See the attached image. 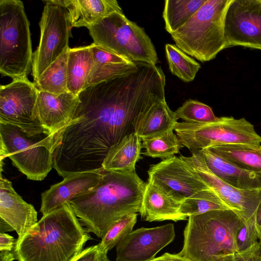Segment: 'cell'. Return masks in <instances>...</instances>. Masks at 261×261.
Returning <instances> with one entry per match:
<instances>
[{"label":"cell","instance_id":"obj_41","mask_svg":"<svg viewBox=\"0 0 261 261\" xmlns=\"http://www.w3.org/2000/svg\"><path fill=\"white\" fill-rule=\"evenodd\" d=\"M256 225L260 238L261 236V204L259 206L256 214Z\"/></svg>","mask_w":261,"mask_h":261},{"label":"cell","instance_id":"obj_8","mask_svg":"<svg viewBox=\"0 0 261 261\" xmlns=\"http://www.w3.org/2000/svg\"><path fill=\"white\" fill-rule=\"evenodd\" d=\"M174 130L182 145L192 152L223 145H261V136L244 118L222 117L217 122L202 124L177 122Z\"/></svg>","mask_w":261,"mask_h":261},{"label":"cell","instance_id":"obj_18","mask_svg":"<svg viewBox=\"0 0 261 261\" xmlns=\"http://www.w3.org/2000/svg\"><path fill=\"white\" fill-rule=\"evenodd\" d=\"M198 151L208 169L219 178L236 188L261 190V172L240 168L217 155L208 148Z\"/></svg>","mask_w":261,"mask_h":261},{"label":"cell","instance_id":"obj_22","mask_svg":"<svg viewBox=\"0 0 261 261\" xmlns=\"http://www.w3.org/2000/svg\"><path fill=\"white\" fill-rule=\"evenodd\" d=\"M141 139L132 133L112 146L104 160L102 168L107 171L132 172L141 158Z\"/></svg>","mask_w":261,"mask_h":261},{"label":"cell","instance_id":"obj_15","mask_svg":"<svg viewBox=\"0 0 261 261\" xmlns=\"http://www.w3.org/2000/svg\"><path fill=\"white\" fill-rule=\"evenodd\" d=\"M0 218L21 238L38 221L33 205L25 202L14 189L12 182L0 178Z\"/></svg>","mask_w":261,"mask_h":261},{"label":"cell","instance_id":"obj_30","mask_svg":"<svg viewBox=\"0 0 261 261\" xmlns=\"http://www.w3.org/2000/svg\"><path fill=\"white\" fill-rule=\"evenodd\" d=\"M138 64L134 62L93 64L85 88L119 76L137 71Z\"/></svg>","mask_w":261,"mask_h":261},{"label":"cell","instance_id":"obj_6","mask_svg":"<svg viewBox=\"0 0 261 261\" xmlns=\"http://www.w3.org/2000/svg\"><path fill=\"white\" fill-rule=\"evenodd\" d=\"M33 53L30 22L22 2L0 0V73L13 80L28 77Z\"/></svg>","mask_w":261,"mask_h":261},{"label":"cell","instance_id":"obj_5","mask_svg":"<svg viewBox=\"0 0 261 261\" xmlns=\"http://www.w3.org/2000/svg\"><path fill=\"white\" fill-rule=\"evenodd\" d=\"M67 126L31 136L17 126L0 123L1 162L9 158L28 179L43 180L53 168L54 151Z\"/></svg>","mask_w":261,"mask_h":261},{"label":"cell","instance_id":"obj_35","mask_svg":"<svg viewBox=\"0 0 261 261\" xmlns=\"http://www.w3.org/2000/svg\"><path fill=\"white\" fill-rule=\"evenodd\" d=\"M260 251L258 241L247 249L234 253V261H258Z\"/></svg>","mask_w":261,"mask_h":261},{"label":"cell","instance_id":"obj_32","mask_svg":"<svg viewBox=\"0 0 261 261\" xmlns=\"http://www.w3.org/2000/svg\"><path fill=\"white\" fill-rule=\"evenodd\" d=\"M137 213L128 215L114 224L107 231L99 244L100 252H108L133 230L137 221Z\"/></svg>","mask_w":261,"mask_h":261},{"label":"cell","instance_id":"obj_27","mask_svg":"<svg viewBox=\"0 0 261 261\" xmlns=\"http://www.w3.org/2000/svg\"><path fill=\"white\" fill-rule=\"evenodd\" d=\"M229 209L211 189L200 191L180 203L179 212L188 217L206 212Z\"/></svg>","mask_w":261,"mask_h":261},{"label":"cell","instance_id":"obj_19","mask_svg":"<svg viewBox=\"0 0 261 261\" xmlns=\"http://www.w3.org/2000/svg\"><path fill=\"white\" fill-rule=\"evenodd\" d=\"M68 11L73 27L87 28L115 12H123L115 0H52Z\"/></svg>","mask_w":261,"mask_h":261},{"label":"cell","instance_id":"obj_44","mask_svg":"<svg viewBox=\"0 0 261 261\" xmlns=\"http://www.w3.org/2000/svg\"><path fill=\"white\" fill-rule=\"evenodd\" d=\"M258 261H261V251L259 256L258 260Z\"/></svg>","mask_w":261,"mask_h":261},{"label":"cell","instance_id":"obj_42","mask_svg":"<svg viewBox=\"0 0 261 261\" xmlns=\"http://www.w3.org/2000/svg\"><path fill=\"white\" fill-rule=\"evenodd\" d=\"M1 233H5L6 231L14 230L7 223L1 220Z\"/></svg>","mask_w":261,"mask_h":261},{"label":"cell","instance_id":"obj_9","mask_svg":"<svg viewBox=\"0 0 261 261\" xmlns=\"http://www.w3.org/2000/svg\"><path fill=\"white\" fill-rule=\"evenodd\" d=\"M43 2L45 5L39 22V43L33 55L34 82L69 47L72 28L66 8L52 0Z\"/></svg>","mask_w":261,"mask_h":261},{"label":"cell","instance_id":"obj_45","mask_svg":"<svg viewBox=\"0 0 261 261\" xmlns=\"http://www.w3.org/2000/svg\"><path fill=\"white\" fill-rule=\"evenodd\" d=\"M259 242V243H260V245H261V236H260V237Z\"/></svg>","mask_w":261,"mask_h":261},{"label":"cell","instance_id":"obj_43","mask_svg":"<svg viewBox=\"0 0 261 261\" xmlns=\"http://www.w3.org/2000/svg\"><path fill=\"white\" fill-rule=\"evenodd\" d=\"M98 261H111L107 256V253L105 252H100Z\"/></svg>","mask_w":261,"mask_h":261},{"label":"cell","instance_id":"obj_4","mask_svg":"<svg viewBox=\"0 0 261 261\" xmlns=\"http://www.w3.org/2000/svg\"><path fill=\"white\" fill-rule=\"evenodd\" d=\"M232 0H206L182 26L171 34L175 45L200 62L215 58L229 47L225 21Z\"/></svg>","mask_w":261,"mask_h":261},{"label":"cell","instance_id":"obj_14","mask_svg":"<svg viewBox=\"0 0 261 261\" xmlns=\"http://www.w3.org/2000/svg\"><path fill=\"white\" fill-rule=\"evenodd\" d=\"M172 223L133 230L116 246L115 261H149L175 238Z\"/></svg>","mask_w":261,"mask_h":261},{"label":"cell","instance_id":"obj_10","mask_svg":"<svg viewBox=\"0 0 261 261\" xmlns=\"http://www.w3.org/2000/svg\"><path fill=\"white\" fill-rule=\"evenodd\" d=\"M38 90L28 78L13 80L0 87V123L14 125L30 136L49 134L40 120Z\"/></svg>","mask_w":261,"mask_h":261},{"label":"cell","instance_id":"obj_33","mask_svg":"<svg viewBox=\"0 0 261 261\" xmlns=\"http://www.w3.org/2000/svg\"><path fill=\"white\" fill-rule=\"evenodd\" d=\"M259 240V234L256 225V217L247 221H244L237 237L239 251L247 249Z\"/></svg>","mask_w":261,"mask_h":261},{"label":"cell","instance_id":"obj_23","mask_svg":"<svg viewBox=\"0 0 261 261\" xmlns=\"http://www.w3.org/2000/svg\"><path fill=\"white\" fill-rule=\"evenodd\" d=\"M93 64L91 45L69 48L67 66L68 91L78 95L85 88Z\"/></svg>","mask_w":261,"mask_h":261},{"label":"cell","instance_id":"obj_25","mask_svg":"<svg viewBox=\"0 0 261 261\" xmlns=\"http://www.w3.org/2000/svg\"><path fill=\"white\" fill-rule=\"evenodd\" d=\"M69 47L34 82L38 91L60 94L68 91L67 66Z\"/></svg>","mask_w":261,"mask_h":261},{"label":"cell","instance_id":"obj_11","mask_svg":"<svg viewBox=\"0 0 261 261\" xmlns=\"http://www.w3.org/2000/svg\"><path fill=\"white\" fill-rule=\"evenodd\" d=\"M190 156L180 155L192 170L214 192L227 207L244 221L256 217L261 204V190H247L236 188L221 180L207 167L198 151Z\"/></svg>","mask_w":261,"mask_h":261},{"label":"cell","instance_id":"obj_17","mask_svg":"<svg viewBox=\"0 0 261 261\" xmlns=\"http://www.w3.org/2000/svg\"><path fill=\"white\" fill-rule=\"evenodd\" d=\"M79 101L78 96L68 91L60 94L38 91L37 106L43 128L51 134L68 126Z\"/></svg>","mask_w":261,"mask_h":261},{"label":"cell","instance_id":"obj_7","mask_svg":"<svg viewBox=\"0 0 261 261\" xmlns=\"http://www.w3.org/2000/svg\"><path fill=\"white\" fill-rule=\"evenodd\" d=\"M93 43L134 63L156 65L154 45L144 29L124 13L115 12L87 28Z\"/></svg>","mask_w":261,"mask_h":261},{"label":"cell","instance_id":"obj_1","mask_svg":"<svg viewBox=\"0 0 261 261\" xmlns=\"http://www.w3.org/2000/svg\"><path fill=\"white\" fill-rule=\"evenodd\" d=\"M101 172L93 189L67 201L87 231L101 239L120 219L140 213L147 184L136 171Z\"/></svg>","mask_w":261,"mask_h":261},{"label":"cell","instance_id":"obj_39","mask_svg":"<svg viewBox=\"0 0 261 261\" xmlns=\"http://www.w3.org/2000/svg\"><path fill=\"white\" fill-rule=\"evenodd\" d=\"M210 261H234V253L222 254L214 256Z\"/></svg>","mask_w":261,"mask_h":261},{"label":"cell","instance_id":"obj_3","mask_svg":"<svg viewBox=\"0 0 261 261\" xmlns=\"http://www.w3.org/2000/svg\"><path fill=\"white\" fill-rule=\"evenodd\" d=\"M243 222L230 209L190 216L178 254L191 261H210L214 256L238 252L237 237Z\"/></svg>","mask_w":261,"mask_h":261},{"label":"cell","instance_id":"obj_13","mask_svg":"<svg viewBox=\"0 0 261 261\" xmlns=\"http://www.w3.org/2000/svg\"><path fill=\"white\" fill-rule=\"evenodd\" d=\"M225 35L229 47L261 50V0H232L226 12Z\"/></svg>","mask_w":261,"mask_h":261},{"label":"cell","instance_id":"obj_37","mask_svg":"<svg viewBox=\"0 0 261 261\" xmlns=\"http://www.w3.org/2000/svg\"><path fill=\"white\" fill-rule=\"evenodd\" d=\"M16 240L13 236L6 233H0L1 251H12L14 248Z\"/></svg>","mask_w":261,"mask_h":261},{"label":"cell","instance_id":"obj_12","mask_svg":"<svg viewBox=\"0 0 261 261\" xmlns=\"http://www.w3.org/2000/svg\"><path fill=\"white\" fill-rule=\"evenodd\" d=\"M147 173L148 182L179 202L210 189L186 162L175 155L151 165Z\"/></svg>","mask_w":261,"mask_h":261},{"label":"cell","instance_id":"obj_29","mask_svg":"<svg viewBox=\"0 0 261 261\" xmlns=\"http://www.w3.org/2000/svg\"><path fill=\"white\" fill-rule=\"evenodd\" d=\"M142 148L145 149L144 155L163 160L178 153L183 146L173 131L159 136L141 139Z\"/></svg>","mask_w":261,"mask_h":261},{"label":"cell","instance_id":"obj_26","mask_svg":"<svg viewBox=\"0 0 261 261\" xmlns=\"http://www.w3.org/2000/svg\"><path fill=\"white\" fill-rule=\"evenodd\" d=\"M206 0H166L163 18L165 28L170 35L182 26Z\"/></svg>","mask_w":261,"mask_h":261},{"label":"cell","instance_id":"obj_40","mask_svg":"<svg viewBox=\"0 0 261 261\" xmlns=\"http://www.w3.org/2000/svg\"><path fill=\"white\" fill-rule=\"evenodd\" d=\"M16 259L13 251H1L0 261H13Z\"/></svg>","mask_w":261,"mask_h":261},{"label":"cell","instance_id":"obj_36","mask_svg":"<svg viewBox=\"0 0 261 261\" xmlns=\"http://www.w3.org/2000/svg\"><path fill=\"white\" fill-rule=\"evenodd\" d=\"M100 252L97 245L84 249L71 261H98Z\"/></svg>","mask_w":261,"mask_h":261},{"label":"cell","instance_id":"obj_38","mask_svg":"<svg viewBox=\"0 0 261 261\" xmlns=\"http://www.w3.org/2000/svg\"><path fill=\"white\" fill-rule=\"evenodd\" d=\"M149 261H191L190 259L183 257L177 254H171L165 253L162 255L154 257Z\"/></svg>","mask_w":261,"mask_h":261},{"label":"cell","instance_id":"obj_2","mask_svg":"<svg viewBox=\"0 0 261 261\" xmlns=\"http://www.w3.org/2000/svg\"><path fill=\"white\" fill-rule=\"evenodd\" d=\"M90 239L66 202L43 215L21 238L17 239L12 251L18 261H71Z\"/></svg>","mask_w":261,"mask_h":261},{"label":"cell","instance_id":"obj_21","mask_svg":"<svg viewBox=\"0 0 261 261\" xmlns=\"http://www.w3.org/2000/svg\"><path fill=\"white\" fill-rule=\"evenodd\" d=\"M177 120L166 99L160 100L138 115L134 122V133L141 139L163 135L174 130Z\"/></svg>","mask_w":261,"mask_h":261},{"label":"cell","instance_id":"obj_31","mask_svg":"<svg viewBox=\"0 0 261 261\" xmlns=\"http://www.w3.org/2000/svg\"><path fill=\"white\" fill-rule=\"evenodd\" d=\"M177 119L190 123H210L217 122L219 118L208 106L197 100L188 99L175 112Z\"/></svg>","mask_w":261,"mask_h":261},{"label":"cell","instance_id":"obj_16","mask_svg":"<svg viewBox=\"0 0 261 261\" xmlns=\"http://www.w3.org/2000/svg\"><path fill=\"white\" fill-rule=\"evenodd\" d=\"M102 170L68 176L43 192L40 208L43 216L59 208L73 198L90 191L100 181Z\"/></svg>","mask_w":261,"mask_h":261},{"label":"cell","instance_id":"obj_20","mask_svg":"<svg viewBox=\"0 0 261 261\" xmlns=\"http://www.w3.org/2000/svg\"><path fill=\"white\" fill-rule=\"evenodd\" d=\"M180 203L148 181L139 213L148 222L185 220L188 217L180 213Z\"/></svg>","mask_w":261,"mask_h":261},{"label":"cell","instance_id":"obj_34","mask_svg":"<svg viewBox=\"0 0 261 261\" xmlns=\"http://www.w3.org/2000/svg\"><path fill=\"white\" fill-rule=\"evenodd\" d=\"M94 64L105 63L133 62L109 52L93 43L91 44Z\"/></svg>","mask_w":261,"mask_h":261},{"label":"cell","instance_id":"obj_24","mask_svg":"<svg viewBox=\"0 0 261 261\" xmlns=\"http://www.w3.org/2000/svg\"><path fill=\"white\" fill-rule=\"evenodd\" d=\"M207 148L214 154L240 168L261 172V145L231 144Z\"/></svg>","mask_w":261,"mask_h":261},{"label":"cell","instance_id":"obj_28","mask_svg":"<svg viewBox=\"0 0 261 261\" xmlns=\"http://www.w3.org/2000/svg\"><path fill=\"white\" fill-rule=\"evenodd\" d=\"M165 51L171 73L184 82L193 81L201 66L175 45L166 44Z\"/></svg>","mask_w":261,"mask_h":261}]
</instances>
